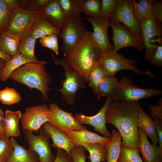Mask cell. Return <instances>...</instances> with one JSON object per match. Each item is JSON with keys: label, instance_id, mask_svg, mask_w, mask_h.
I'll use <instances>...</instances> for the list:
<instances>
[{"label": "cell", "instance_id": "obj_5", "mask_svg": "<svg viewBox=\"0 0 162 162\" xmlns=\"http://www.w3.org/2000/svg\"><path fill=\"white\" fill-rule=\"evenodd\" d=\"M137 59V58L133 59L128 58L117 52L113 51L104 52L99 63L104 69L106 75L114 76L120 70H130L139 75H146L154 78L155 75L149 70L144 72L139 70L136 65Z\"/></svg>", "mask_w": 162, "mask_h": 162}, {"label": "cell", "instance_id": "obj_28", "mask_svg": "<svg viewBox=\"0 0 162 162\" xmlns=\"http://www.w3.org/2000/svg\"><path fill=\"white\" fill-rule=\"evenodd\" d=\"M31 62H32L24 57L17 51L10 60L6 61L5 66L0 74V80L3 82H6L14 70L26 63Z\"/></svg>", "mask_w": 162, "mask_h": 162}, {"label": "cell", "instance_id": "obj_39", "mask_svg": "<svg viewBox=\"0 0 162 162\" xmlns=\"http://www.w3.org/2000/svg\"><path fill=\"white\" fill-rule=\"evenodd\" d=\"M11 12L3 0H0V34L5 32L8 26Z\"/></svg>", "mask_w": 162, "mask_h": 162}, {"label": "cell", "instance_id": "obj_41", "mask_svg": "<svg viewBox=\"0 0 162 162\" xmlns=\"http://www.w3.org/2000/svg\"><path fill=\"white\" fill-rule=\"evenodd\" d=\"M151 111V118L156 122L162 123V98L159 100L157 105L149 106Z\"/></svg>", "mask_w": 162, "mask_h": 162}, {"label": "cell", "instance_id": "obj_32", "mask_svg": "<svg viewBox=\"0 0 162 162\" xmlns=\"http://www.w3.org/2000/svg\"><path fill=\"white\" fill-rule=\"evenodd\" d=\"M106 75L104 69L99 63L95 64L91 70L88 76V82H89V85L94 95L99 82Z\"/></svg>", "mask_w": 162, "mask_h": 162}, {"label": "cell", "instance_id": "obj_6", "mask_svg": "<svg viewBox=\"0 0 162 162\" xmlns=\"http://www.w3.org/2000/svg\"><path fill=\"white\" fill-rule=\"evenodd\" d=\"M87 31L80 15L67 16L58 37L62 40L61 50L64 55L76 45Z\"/></svg>", "mask_w": 162, "mask_h": 162}, {"label": "cell", "instance_id": "obj_26", "mask_svg": "<svg viewBox=\"0 0 162 162\" xmlns=\"http://www.w3.org/2000/svg\"><path fill=\"white\" fill-rule=\"evenodd\" d=\"M20 40L18 36L5 32L0 34V51L13 58L17 51Z\"/></svg>", "mask_w": 162, "mask_h": 162}, {"label": "cell", "instance_id": "obj_18", "mask_svg": "<svg viewBox=\"0 0 162 162\" xmlns=\"http://www.w3.org/2000/svg\"><path fill=\"white\" fill-rule=\"evenodd\" d=\"M64 134L69 138L75 146H83L95 142L104 144L111 139L101 136L87 129L80 130H70Z\"/></svg>", "mask_w": 162, "mask_h": 162}, {"label": "cell", "instance_id": "obj_17", "mask_svg": "<svg viewBox=\"0 0 162 162\" xmlns=\"http://www.w3.org/2000/svg\"><path fill=\"white\" fill-rule=\"evenodd\" d=\"M139 136V149L143 162H162V149L154 146L148 141L144 131L138 127Z\"/></svg>", "mask_w": 162, "mask_h": 162}, {"label": "cell", "instance_id": "obj_23", "mask_svg": "<svg viewBox=\"0 0 162 162\" xmlns=\"http://www.w3.org/2000/svg\"><path fill=\"white\" fill-rule=\"evenodd\" d=\"M3 122L6 131V138L17 137L20 134L19 122L22 114L20 110L13 111L6 110L4 113Z\"/></svg>", "mask_w": 162, "mask_h": 162}, {"label": "cell", "instance_id": "obj_50", "mask_svg": "<svg viewBox=\"0 0 162 162\" xmlns=\"http://www.w3.org/2000/svg\"><path fill=\"white\" fill-rule=\"evenodd\" d=\"M6 137V131L3 122H0V140Z\"/></svg>", "mask_w": 162, "mask_h": 162}, {"label": "cell", "instance_id": "obj_20", "mask_svg": "<svg viewBox=\"0 0 162 162\" xmlns=\"http://www.w3.org/2000/svg\"><path fill=\"white\" fill-rule=\"evenodd\" d=\"M52 141L51 146L54 148H61L69 154L75 146L69 138L64 133L58 130L48 122H46L42 126Z\"/></svg>", "mask_w": 162, "mask_h": 162}, {"label": "cell", "instance_id": "obj_38", "mask_svg": "<svg viewBox=\"0 0 162 162\" xmlns=\"http://www.w3.org/2000/svg\"><path fill=\"white\" fill-rule=\"evenodd\" d=\"M14 149L11 137L0 140V161H6Z\"/></svg>", "mask_w": 162, "mask_h": 162}, {"label": "cell", "instance_id": "obj_37", "mask_svg": "<svg viewBox=\"0 0 162 162\" xmlns=\"http://www.w3.org/2000/svg\"><path fill=\"white\" fill-rule=\"evenodd\" d=\"M58 37L57 34H51L40 38L39 42L43 47L52 50L55 54H59Z\"/></svg>", "mask_w": 162, "mask_h": 162}, {"label": "cell", "instance_id": "obj_4", "mask_svg": "<svg viewBox=\"0 0 162 162\" xmlns=\"http://www.w3.org/2000/svg\"><path fill=\"white\" fill-rule=\"evenodd\" d=\"M54 64L61 65L64 68L65 79L61 81L62 87L58 89L63 101L72 106L75 102L78 90L85 88L86 82L85 78L70 65L65 57L58 59L51 53Z\"/></svg>", "mask_w": 162, "mask_h": 162}, {"label": "cell", "instance_id": "obj_25", "mask_svg": "<svg viewBox=\"0 0 162 162\" xmlns=\"http://www.w3.org/2000/svg\"><path fill=\"white\" fill-rule=\"evenodd\" d=\"M119 83L114 76L105 75L99 82L95 95L98 100L102 98L110 97L116 91Z\"/></svg>", "mask_w": 162, "mask_h": 162}, {"label": "cell", "instance_id": "obj_10", "mask_svg": "<svg viewBox=\"0 0 162 162\" xmlns=\"http://www.w3.org/2000/svg\"><path fill=\"white\" fill-rule=\"evenodd\" d=\"M39 131V134L36 135L32 131L23 130L28 149L36 153L40 162H53L55 157L50 148V137L43 127Z\"/></svg>", "mask_w": 162, "mask_h": 162}, {"label": "cell", "instance_id": "obj_46", "mask_svg": "<svg viewBox=\"0 0 162 162\" xmlns=\"http://www.w3.org/2000/svg\"><path fill=\"white\" fill-rule=\"evenodd\" d=\"M154 17L162 22V1L161 0H152Z\"/></svg>", "mask_w": 162, "mask_h": 162}, {"label": "cell", "instance_id": "obj_14", "mask_svg": "<svg viewBox=\"0 0 162 162\" xmlns=\"http://www.w3.org/2000/svg\"><path fill=\"white\" fill-rule=\"evenodd\" d=\"M49 110L46 104H40L27 107L21 118L23 130L37 133L43 124L48 122Z\"/></svg>", "mask_w": 162, "mask_h": 162}, {"label": "cell", "instance_id": "obj_1", "mask_svg": "<svg viewBox=\"0 0 162 162\" xmlns=\"http://www.w3.org/2000/svg\"><path fill=\"white\" fill-rule=\"evenodd\" d=\"M139 101H119L111 98L106 112V123L114 126L122 138L121 146L138 149Z\"/></svg>", "mask_w": 162, "mask_h": 162}, {"label": "cell", "instance_id": "obj_53", "mask_svg": "<svg viewBox=\"0 0 162 162\" xmlns=\"http://www.w3.org/2000/svg\"><path fill=\"white\" fill-rule=\"evenodd\" d=\"M4 114L2 110L0 108V122H3L4 119Z\"/></svg>", "mask_w": 162, "mask_h": 162}, {"label": "cell", "instance_id": "obj_48", "mask_svg": "<svg viewBox=\"0 0 162 162\" xmlns=\"http://www.w3.org/2000/svg\"><path fill=\"white\" fill-rule=\"evenodd\" d=\"M154 123L158 136V143L160 148L162 149V123L154 122Z\"/></svg>", "mask_w": 162, "mask_h": 162}, {"label": "cell", "instance_id": "obj_21", "mask_svg": "<svg viewBox=\"0 0 162 162\" xmlns=\"http://www.w3.org/2000/svg\"><path fill=\"white\" fill-rule=\"evenodd\" d=\"M61 31L50 23L42 14L32 26L28 35L37 39L51 34L58 35Z\"/></svg>", "mask_w": 162, "mask_h": 162}, {"label": "cell", "instance_id": "obj_16", "mask_svg": "<svg viewBox=\"0 0 162 162\" xmlns=\"http://www.w3.org/2000/svg\"><path fill=\"white\" fill-rule=\"evenodd\" d=\"M84 18L92 24L93 29L92 35L104 52L113 51L114 46L110 43L108 34L110 27L109 19L89 16L84 17Z\"/></svg>", "mask_w": 162, "mask_h": 162}, {"label": "cell", "instance_id": "obj_31", "mask_svg": "<svg viewBox=\"0 0 162 162\" xmlns=\"http://www.w3.org/2000/svg\"><path fill=\"white\" fill-rule=\"evenodd\" d=\"M66 16H78L83 13L84 0H58Z\"/></svg>", "mask_w": 162, "mask_h": 162}, {"label": "cell", "instance_id": "obj_40", "mask_svg": "<svg viewBox=\"0 0 162 162\" xmlns=\"http://www.w3.org/2000/svg\"><path fill=\"white\" fill-rule=\"evenodd\" d=\"M86 149L83 146H74L70 151L73 162H86Z\"/></svg>", "mask_w": 162, "mask_h": 162}, {"label": "cell", "instance_id": "obj_9", "mask_svg": "<svg viewBox=\"0 0 162 162\" xmlns=\"http://www.w3.org/2000/svg\"><path fill=\"white\" fill-rule=\"evenodd\" d=\"M144 46L145 48V58L149 61L156 51L158 45L161 44V38L156 37L162 34V22L154 16H150L140 21Z\"/></svg>", "mask_w": 162, "mask_h": 162}, {"label": "cell", "instance_id": "obj_45", "mask_svg": "<svg viewBox=\"0 0 162 162\" xmlns=\"http://www.w3.org/2000/svg\"><path fill=\"white\" fill-rule=\"evenodd\" d=\"M53 162H73L70 155L63 149L57 148L56 155Z\"/></svg>", "mask_w": 162, "mask_h": 162}, {"label": "cell", "instance_id": "obj_27", "mask_svg": "<svg viewBox=\"0 0 162 162\" xmlns=\"http://www.w3.org/2000/svg\"><path fill=\"white\" fill-rule=\"evenodd\" d=\"M112 137L111 140L104 145L107 151V162H117L122 142L120 133L115 129L112 131Z\"/></svg>", "mask_w": 162, "mask_h": 162}, {"label": "cell", "instance_id": "obj_35", "mask_svg": "<svg viewBox=\"0 0 162 162\" xmlns=\"http://www.w3.org/2000/svg\"><path fill=\"white\" fill-rule=\"evenodd\" d=\"M101 7V0H84L83 13L89 17L99 18Z\"/></svg>", "mask_w": 162, "mask_h": 162}, {"label": "cell", "instance_id": "obj_54", "mask_svg": "<svg viewBox=\"0 0 162 162\" xmlns=\"http://www.w3.org/2000/svg\"><path fill=\"white\" fill-rule=\"evenodd\" d=\"M0 162H7L6 161H0Z\"/></svg>", "mask_w": 162, "mask_h": 162}, {"label": "cell", "instance_id": "obj_36", "mask_svg": "<svg viewBox=\"0 0 162 162\" xmlns=\"http://www.w3.org/2000/svg\"><path fill=\"white\" fill-rule=\"evenodd\" d=\"M101 7L99 17L108 19L117 7L118 0H101Z\"/></svg>", "mask_w": 162, "mask_h": 162}, {"label": "cell", "instance_id": "obj_19", "mask_svg": "<svg viewBox=\"0 0 162 162\" xmlns=\"http://www.w3.org/2000/svg\"><path fill=\"white\" fill-rule=\"evenodd\" d=\"M42 14L53 26L60 29L67 17L58 0H49L44 7Z\"/></svg>", "mask_w": 162, "mask_h": 162}, {"label": "cell", "instance_id": "obj_11", "mask_svg": "<svg viewBox=\"0 0 162 162\" xmlns=\"http://www.w3.org/2000/svg\"><path fill=\"white\" fill-rule=\"evenodd\" d=\"M49 113L48 122L52 126L65 133L70 130H80L87 129L80 124L73 116L60 108L56 103H51L48 106Z\"/></svg>", "mask_w": 162, "mask_h": 162}, {"label": "cell", "instance_id": "obj_12", "mask_svg": "<svg viewBox=\"0 0 162 162\" xmlns=\"http://www.w3.org/2000/svg\"><path fill=\"white\" fill-rule=\"evenodd\" d=\"M112 29L113 41L115 52L127 47H133L139 51H142L144 46L142 37L135 34L129 28L120 23L110 21Z\"/></svg>", "mask_w": 162, "mask_h": 162}, {"label": "cell", "instance_id": "obj_42", "mask_svg": "<svg viewBox=\"0 0 162 162\" xmlns=\"http://www.w3.org/2000/svg\"><path fill=\"white\" fill-rule=\"evenodd\" d=\"M49 0H28L27 9L33 12L42 11Z\"/></svg>", "mask_w": 162, "mask_h": 162}, {"label": "cell", "instance_id": "obj_51", "mask_svg": "<svg viewBox=\"0 0 162 162\" xmlns=\"http://www.w3.org/2000/svg\"><path fill=\"white\" fill-rule=\"evenodd\" d=\"M12 57L3 53L0 51V58L7 61L10 60Z\"/></svg>", "mask_w": 162, "mask_h": 162}, {"label": "cell", "instance_id": "obj_13", "mask_svg": "<svg viewBox=\"0 0 162 162\" xmlns=\"http://www.w3.org/2000/svg\"><path fill=\"white\" fill-rule=\"evenodd\" d=\"M109 20L111 22L122 23L135 34L142 37L139 22L134 13L133 0H118L116 9Z\"/></svg>", "mask_w": 162, "mask_h": 162}, {"label": "cell", "instance_id": "obj_47", "mask_svg": "<svg viewBox=\"0 0 162 162\" xmlns=\"http://www.w3.org/2000/svg\"><path fill=\"white\" fill-rule=\"evenodd\" d=\"M152 0H140L139 1L138 3L144 8L150 15L154 16Z\"/></svg>", "mask_w": 162, "mask_h": 162}, {"label": "cell", "instance_id": "obj_15", "mask_svg": "<svg viewBox=\"0 0 162 162\" xmlns=\"http://www.w3.org/2000/svg\"><path fill=\"white\" fill-rule=\"evenodd\" d=\"M111 100L110 97L106 98V101L98 112L92 116H87L80 113L75 114L74 116L81 124H87L94 128V130L104 137L111 138L112 134L107 129L106 125V112Z\"/></svg>", "mask_w": 162, "mask_h": 162}, {"label": "cell", "instance_id": "obj_29", "mask_svg": "<svg viewBox=\"0 0 162 162\" xmlns=\"http://www.w3.org/2000/svg\"><path fill=\"white\" fill-rule=\"evenodd\" d=\"M36 39L27 35L21 39L17 52L22 56L32 62H39L34 54V48Z\"/></svg>", "mask_w": 162, "mask_h": 162}, {"label": "cell", "instance_id": "obj_49", "mask_svg": "<svg viewBox=\"0 0 162 162\" xmlns=\"http://www.w3.org/2000/svg\"><path fill=\"white\" fill-rule=\"evenodd\" d=\"M11 12L19 7V0H3Z\"/></svg>", "mask_w": 162, "mask_h": 162}, {"label": "cell", "instance_id": "obj_30", "mask_svg": "<svg viewBox=\"0 0 162 162\" xmlns=\"http://www.w3.org/2000/svg\"><path fill=\"white\" fill-rule=\"evenodd\" d=\"M89 152L90 162L106 161L107 151L104 144L99 142L91 143L84 146Z\"/></svg>", "mask_w": 162, "mask_h": 162}, {"label": "cell", "instance_id": "obj_43", "mask_svg": "<svg viewBox=\"0 0 162 162\" xmlns=\"http://www.w3.org/2000/svg\"><path fill=\"white\" fill-rule=\"evenodd\" d=\"M133 2L134 15L136 19L139 22L144 19L151 16L138 2H136L134 0H133Z\"/></svg>", "mask_w": 162, "mask_h": 162}, {"label": "cell", "instance_id": "obj_8", "mask_svg": "<svg viewBox=\"0 0 162 162\" xmlns=\"http://www.w3.org/2000/svg\"><path fill=\"white\" fill-rule=\"evenodd\" d=\"M42 14L41 12L31 11L19 7L11 12L5 32L22 39L28 35L32 25Z\"/></svg>", "mask_w": 162, "mask_h": 162}, {"label": "cell", "instance_id": "obj_44", "mask_svg": "<svg viewBox=\"0 0 162 162\" xmlns=\"http://www.w3.org/2000/svg\"><path fill=\"white\" fill-rule=\"evenodd\" d=\"M149 61L152 65L158 67L162 66V45L159 44L156 51L150 58Z\"/></svg>", "mask_w": 162, "mask_h": 162}, {"label": "cell", "instance_id": "obj_22", "mask_svg": "<svg viewBox=\"0 0 162 162\" xmlns=\"http://www.w3.org/2000/svg\"><path fill=\"white\" fill-rule=\"evenodd\" d=\"M14 149L6 161L7 162H40L37 154L20 145L14 137H11Z\"/></svg>", "mask_w": 162, "mask_h": 162}, {"label": "cell", "instance_id": "obj_7", "mask_svg": "<svg viewBox=\"0 0 162 162\" xmlns=\"http://www.w3.org/2000/svg\"><path fill=\"white\" fill-rule=\"evenodd\" d=\"M162 94V90L157 88L139 87L133 84L131 79L124 76L119 81L117 89L111 98L119 101H139Z\"/></svg>", "mask_w": 162, "mask_h": 162}, {"label": "cell", "instance_id": "obj_2", "mask_svg": "<svg viewBox=\"0 0 162 162\" xmlns=\"http://www.w3.org/2000/svg\"><path fill=\"white\" fill-rule=\"evenodd\" d=\"M104 52L87 31L84 37L64 55L70 66L88 82L89 73Z\"/></svg>", "mask_w": 162, "mask_h": 162}, {"label": "cell", "instance_id": "obj_34", "mask_svg": "<svg viewBox=\"0 0 162 162\" xmlns=\"http://www.w3.org/2000/svg\"><path fill=\"white\" fill-rule=\"evenodd\" d=\"M21 99L20 94L13 88L6 87L0 91V101L3 104L11 105L19 102Z\"/></svg>", "mask_w": 162, "mask_h": 162}, {"label": "cell", "instance_id": "obj_52", "mask_svg": "<svg viewBox=\"0 0 162 162\" xmlns=\"http://www.w3.org/2000/svg\"><path fill=\"white\" fill-rule=\"evenodd\" d=\"M6 61L0 58V76L1 73L6 65Z\"/></svg>", "mask_w": 162, "mask_h": 162}, {"label": "cell", "instance_id": "obj_24", "mask_svg": "<svg viewBox=\"0 0 162 162\" xmlns=\"http://www.w3.org/2000/svg\"><path fill=\"white\" fill-rule=\"evenodd\" d=\"M137 123L138 127L142 129L147 137H150L152 144L157 146L158 138L154 122L151 117L146 114L141 107L139 110Z\"/></svg>", "mask_w": 162, "mask_h": 162}, {"label": "cell", "instance_id": "obj_33", "mask_svg": "<svg viewBox=\"0 0 162 162\" xmlns=\"http://www.w3.org/2000/svg\"><path fill=\"white\" fill-rule=\"evenodd\" d=\"M139 149L131 148L121 146L117 162H143L139 154Z\"/></svg>", "mask_w": 162, "mask_h": 162}, {"label": "cell", "instance_id": "obj_3", "mask_svg": "<svg viewBox=\"0 0 162 162\" xmlns=\"http://www.w3.org/2000/svg\"><path fill=\"white\" fill-rule=\"evenodd\" d=\"M47 64L45 61L26 63L14 70L9 78L26 86L31 90H38L42 94V98L50 101L47 93L49 91L48 85L51 80L46 68Z\"/></svg>", "mask_w": 162, "mask_h": 162}]
</instances>
